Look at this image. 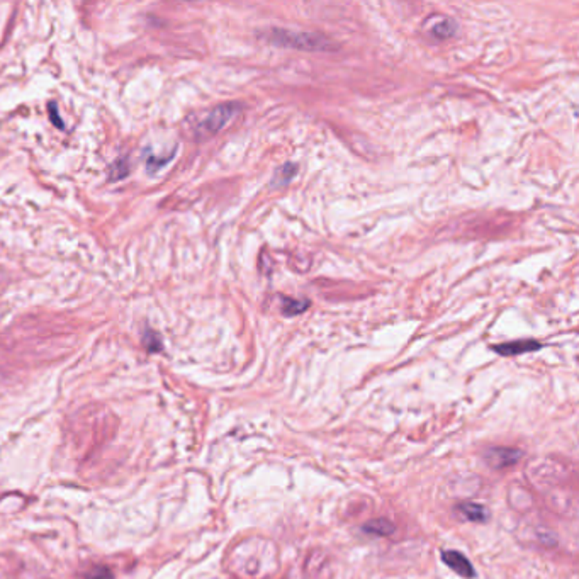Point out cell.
Wrapping results in <instances>:
<instances>
[{
	"instance_id": "obj_1",
	"label": "cell",
	"mask_w": 579,
	"mask_h": 579,
	"mask_svg": "<svg viewBox=\"0 0 579 579\" xmlns=\"http://www.w3.org/2000/svg\"><path fill=\"white\" fill-rule=\"evenodd\" d=\"M269 43L276 44L282 48H294V50H304V51H332L335 50V44L332 39L325 37L323 35H316V33H296L289 31V29H270L269 35L265 36Z\"/></svg>"
},
{
	"instance_id": "obj_2",
	"label": "cell",
	"mask_w": 579,
	"mask_h": 579,
	"mask_svg": "<svg viewBox=\"0 0 579 579\" xmlns=\"http://www.w3.org/2000/svg\"><path fill=\"white\" fill-rule=\"evenodd\" d=\"M240 111H242V105L236 103L216 105L213 111L206 114V118L197 126V134H201V136H213V134L220 133L223 127L228 126L229 121H233L240 114Z\"/></svg>"
},
{
	"instance_id": "obj_3",
	"label": "cell",
	"mask_w": 579,
	"mask_h": 579,
	"mask_svg": "<svg viewBox=\"0 0 579 579\" xmlns=\"http://www.w3.org/2000/svg\"><path fill=\"white\" fill-rule=\"evenodd\" d=\"M442 561L445 562L454 573H457L458 576L465 579H471L476 576V571H474L471 561H469L464 554H461V552L442 551Z\"/></svg>"
},
{
	"instance_id": "obj_4",
	"label": "cell",
	"mask_w": 579,
	"mask_h": 579,
	"mask_svg": "<svg viewBox=\"0 0 579 579\" xmlns=\"http://www.w3.org/2000/svg\"><path fill=\"white\" fill-rule=\"evenodd\" d=\"M542 347L544 345L537 340H517V341H508V344L495 345L492 350L503 357H515V355H522V353L540 350Z\"/></svg>"
},
{
	"instance_id": "obj_5",
	"label": "cell",
	"mask_w": 579,
	"mask_h": 579,
	"mask_svg": "<svg viewBox=\"0 0 579 579\" xmlns=\"http://www.w3.org/2000/svg\"><path fill=\"white\" fill-rule=\"evenodd\" d=\"M522 456L520 450H513V449H491L490 452H488V461L491 462V465H495V467L501 469L505 467V465H510V464H515V462L518 461Z\"/></svg>"
},
{
	"instance_id": "obj_6",
	"label": "cell",
	"mask_w": 579,
	"mask_h": 579,
	"mask_svg": "<svg viewBox=\"0 0 579 579\" xmlns=\"http://www.w3.org/2000/svg\"><path fill=\"white\" fill-rule=\"evenodd\" d=\"M280 303H282V314L284 316L303 314L304 311L310 310V306H311V301L291 299V298H285V296H280Z\"/></svg>"
},
{
	"instance_id": "obj_7",
	"label": "cell",
	"mask_w": 579,
	"mask_h": 579,
	"mask_svg": "<svg viewBox=\"0 0 579 579\" xmlns=\"http://www.w3.org/2000/svg\"><path fill=\"white\" fill-rule=\"evenodd\" d=\"M457 511L465 518V520H471V522L488 520L486 508L481 505H476V503H462V505L457 506Z\"/></svg>"
},
{
	"instance_id": "obj_8",
	"label": "cell",
	"mask_w": 579,
	"mask_h": 579,
	"mask_svg": "<svg viewBox=\"0 0 579 579\" xmlns=\"http://www.w3.org/2000/svg\"><path fill=\"white\" fill-rule=\"evenodd\" d=\"M296 174H298V165L292 163V161H287V163L282 165L279 170L276 172V175H274L272 187L287 186V184L294 179Z\"/></svg>"
},
{
	"instance_id": "obj_9",
	"label": "cell",
	"mask_w": 579,
	"mask_h": 579,
	"mask_svg": "<svg viewBox=\"0 0 579 579\" xmlns=\"http://www.w3.org/2000/svg\"><path fill=\"white\" fill-rule=\"evenodd\" d=\"M394 530H396V528H394V525L391 524L389 520H386V518L371 520V522H367L366 525H364V532L371 533V535H377V537L391 535Z\"/></svg>"
},
{
	"instance_id": "obj_10",
	"label": "cell",
	"mask_w": 579,
	"mask_h": 579,
	"mask_svg": "<svg viewBox=\"0 0 579 579\" xmlns=\"http://www.w3.org/2000/svg\"><path fill=\"white\" fill-rule=\"evenodd\" d=\"M457 31V24L452 21V19H442V21L438 22V24H435L434 28H431V36L435 37V39H449V37H452L456 35Z\"/></svg>"
},
{
	"instance_id": "obj_11",
	"label": "cell",
	"mask_w": 579,
	"mask_h": 579,
	"mask_svg": "<svg viewBox=\"0 0 579 579\" xmlns=\"http://www.w3.org/2000/svg\"><path fill=\"white\" fill-rule=\"evenodd\" d=\"M127 174H130V163H127V158H118V160L111 165V168H109V179L114 180V182H118V180L127 177Z\"/></svg>"
},
{
	"instance_id": "obj_12",
	"label": "cell",
	"mask_w": 579,
	"mask_h": 579,
	"mask_svg": "<svg viewBox=\"0 0 579 579\" xmlns=\"http://www.w3.org/2000/svg\"><path fill=\"white\" fill-rule=\"evenodd\" d=\"M85 579H114V578H112V573L107 569V567L97 566L85 574Z\"/></svg>"
},
{
	"instance_id": "obj_13",
	"label": "cell",
	"mask_w": 579,
	"mask_h": 579,
	"mask_svg": "<svg viewBox=\"0 0 579 579\" xmlns=\"http://www.w3.org/2000/svg\"><path fill=\"white\" fill-rule=\"evenodd\" d=\"M145 344L148 345V350L152 352H158L161 350V341H160V337L155 332H146L145 333Z\"/></svg>"
},
{
	"instance_id": "obj_14",
	"label": "cell",
	"mask_w": 579,
	"mask_h": 579,
	"mask_svg": "<svg viewBox=\"0 0 579 579\" xmlns=\"http://www.w3.org/2000/svg\"><path fill=\"white\" fill-rule=\"evenodd\" d=\"M50 116H51V121H53V124H55V126H58L60 130H63V121L62 119H60V116H58V111H56V107H55V104H50Z\"/></svg>"
}]
</instances>
